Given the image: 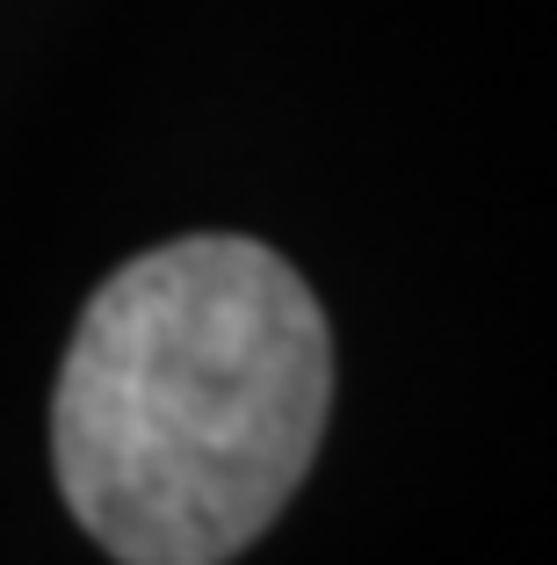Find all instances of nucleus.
<instances>
[{"label": "nucleus", "instance_id": "f257e3e1", "mask_svg": "<svg viewBox=\"0 0 557 565\" xmlns=\"http://www.w3.org/2000/svg\"><path fill=\"white\" fill-rule=\"evenodd\" d=\"M333 333L276 247L189 233L95 282L51 392V471L116 565H225L290 508Z\"/></svg>", "mask_w": 557, "mask_h": 565}]
</instances>
